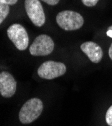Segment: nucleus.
I'll return each mask as SVG.
<instances>
[{
	"label": "nucleus",
	"instance_id": "f257e3e1",
	"mask_svg": "<svg viewBox=\"0 0 112 126\" xmlns=\"http://www.w3.org/2000/svg\"><path fill=\"white\" fill-rule=\"evenodd\" d=\"M43 103L39 98H31L26 101L20 109L19 120L23 124H29L35 121L42 113Z\"/></svg>",
	"mask_w": 112,
	"mask_h": 126
},
{
	"label": "nucleus",
	"instance_id": "ddd939ff",
	"mask_svg": "<svg viewBox=\"0 0 112 126\" xmlns=\"http://www.w3.org/2000/svg\"><path fill=\"white\" fill-rule=\"evenodd\" d=\"M41 1H44L45 3L49 4V5H56V4H58L60 0H41Z\"/></svg>",
	"mask_w": 112,
	"mask_h": 126
},
{
	"label": "nucleus",
	"instance_id": "0eeeda50",
	"mask_svg": "<svg viewBox=\"0 0 112 126\" xmlns=\"http://www.w3.org/2000/svg\"><path fill=\"white\" fill-rule=\"evenodd\" d=\"M16 81L14 77L8 72L0 73V94L5 97H12L16 91Z\"/></svg>",
	"mask_w": 112,
	"mask_h": 126
},
{
	"label": "nucleus",
	"instance_id": "f03ea898",
	"mask_svg": "<svg viewBox=\"0 0 112 126\" xmlns=\"http://www.w3.org/2000/svg\"><path fill=\"white\" fill-rule=\"evenodd\" d=\"M56 22L60 28L64 30H77L84 24V19L78 12L71 10H64L57 14Z\"/></svg>",
	"mask_w": 112,
	"mask_h": 126
},
{
	"label": "nucleus",
	"instance_id": "f8f14e48",
	"mask_svg": "<svg viewBox=\"0 0 112 126\" xmlns=\"http://www.w3.org/2000/svg\"><path fill=\"white\" fill-rule=\"evenodd\" d=\"M18 0H0V2H2L4 4H7V5H14L17 3Z\"/></svg>",
	"mask_w": 112,
	"mask_h": 126
},
{
	"label": "nucleus",
	"instance_id": "9d476101",
	"mask_svg": "<svg viewBox=\"0 0 112 126\" xmlns=\"http://www.w3.org/2000/svg\"><path fill=\"white\" fill-rule=\"evenodd\" d=\"M105 119H106V123H107L109 126H112V105H111V106L108 108V110H107Z\"/></svg>",
	"mask_w": 112,
	"mask_h": 126
},
{
	"label": "nucleus",
	"instance_id": "423d86ee",
	"mask_svg": "<svg viewBox=\"0 0 112 126\" xmlns=\"http://www.w3.org/2000/svg\"><path fill=\"white\" fill-rule=\"evenodd\" d=\"M25 10L34 25L41 27L45 23V13L39 0H25Z\"/></svg>",
	"mask_w": 112,
	"mask_h": 126
},
{
	"label": "nucleus",
	"instance_id": "9b49d317",
	"mask_svg": "<svg viewBox=\"0 0 112 126\" xmlns=\"http://www.w3.org/2000/svg\"><path fill=\"white\" fill-rule=\"evenodd\" d=\"M82 3L87 7H93L98 3L99 0H81Z\"/></svg>",
	"mask_w": 112,
	"mask_h": 126
},
{
	"label": "nucleus",
	"instance_id": "4468645a",
	"mask_svg": "<svg viewBox=\"0 0 112 126\" xmlns=\"http://www.w3.org/2000/svg\"><path fill=\"white\" fill-rule=\"evenodd\" d=\"M108 54H109V57H110V58H111V60H112V43H111V45H110V47H109Z\"/></svg>",
	"mask_w": 112,
	"mask_h": 126
},
{
	"label": "nucleus",
	"instance_id": "20e7f679",
	"mask_svg": "<svg viewBox=\"0 0 112 126\" xmlns=\"http://www.w3.org/2000/svg\"><path fill=\"white\" fill-rule=\"evenodd\" d=\"M7 36L20 51H24L29 43V37L26 29L21 24H12L7 29Z\"/></svg>",
	"mask_w": 112,
	"mask_h": 126
},
{
	"label": "nucleus",
	"instance_id": "39448f33",
	"mask_svg": "<svg viewBox=\"0 0 112 126\" xmlns=\"http://www.w3.org/2000/svg\"><path fill=\"white\" fill-rule=\"evenodd\" d=\"M54 50V41L50 36L41 34L37 36L29 47V52L33 56H46Z\"/></svg>",
	"mask_w": 112,
	"mask_h": 126
},
{
	"label": "nucleus",
	"instance_id": "7ed1b4c3",
	"mask_svg": "<svg viewBox=\"0 0 112 126\" xmlns=\"http://www.w3.org/2000/svg\"><path fill=\"white\" fill-rule=\"evenodd\" d=\"M37 73L39 77L43 78V79L51 80L54 78H57L59 76H62L66 73V66L62 62H57V61H45L44 63L39 66Z\"/></svg>",
	"mask_w": 112,
	"mask_h": 126
},
{
	"label": "nucleus",
	"instance_id": "6e6552de",
	"mask_svg": "<svg viewBox=\"0 0 112 126\" xmlns=\"http://www.w3.org/2000/svg\"><path fill=\"white\" fill-rule=\"evenodd\" d=\"M80 49L85 53V55L93 63H99L103 57V51L101 47L95 42L92 41L84 42L80 46Z\"/></svg>",
	"mask_w": 112,
	"mask_h": 126
},
{
	"label": "nucleus",
	"instance_id": "1a4fd4ad",
	"mask_svg": "<svg viewBox=\"0 0 112 126\" xmlns=\"http://www.w3.org/2000/svg\"><path fill=\"white\" fill-rule=\"evenodd\" d=\"M9 10H10L9 5L0 2V24H1L6 19V17L8 16Z\"/></svg>",
	"mask_w": 112,
	"mask_h": 126
},
{
	"label": "nucleus",
	"instance_id": "2eb2a0df",
	"mask_svg": "<svg viewBox=\"0 0 112 126\" xmlns=\"http://www.w3.org/2000/svg\"><path fill=\"white\" fill-rule=\"evenodd\" d=\"M107 36H109V37H112V26L108 29V31H107Z\"/></svg>",
	"mask_w": 112,
	"mask_h": 126
}]
</instances>
